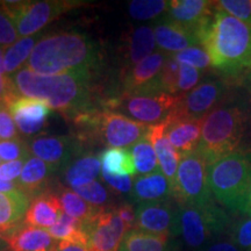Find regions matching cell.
<instances>
[{
    "instance_id": "21",
    "label": "cell",
    "mask_w": 251,
    "mask_h": 251,
    "mask_svg": "<svg viewBox=\"0 0 251 251\" xmlns=\"http://www.w3.org/2000/svg\"><path fill=\"white\" fill-rule=\"evenodd\" d=\"M4 237L8 243L9 251H55L57 246L48 230L28 226L25 222Z\"/></svg>"
},
{
    "instance_id": "36",
    "label": "cell",
    "mask_w": 251,
    "mask_h": 251,
    "mask_svg": "<svg viewBox=\"0 0 251 251\" xmlns=\"http://www.w3.org/2000/svg\"><path fill=\"white\" fill-rule=\"evenodd\" d=\"M72 191H75L86 202L97 207V208H106V207H108V191L101 184L98 183V181L94 180L92 183L83 185V186L72 188Z\"/></svg>"
},
{
    "instance_id": "13",
    "label": "cell",
    "mask_w": 251,
    "mask_h": 251,
    "mask_svg": "<svg viewBox=\"0 0 251 251\" xmlns=\"http://www.w3.org/2000/svg\"><path fill=\"white\" fill-rule=\"evenodd\" d=\"M179 206L172 198L159 201L140 202L136 207L135 229L147 233L178 236Z\"/></svg>"
},
{
    "instance_id": "40",
    "label": "cell",
    "mask_w": 251,
    "mask_h": 251,
    "mask_svg": "<svg viewBox=\"0 0 251 251\" xmlns=\"http://www.w3.org/2000/svg\"><path fill=\"white\" fill-rule=\"evenodd\" d=\"M215 7L251 26V0H220Z\"/></svg>"
},
{
    "instance_id": "6",
    "label": "cell",
    "mask_w": 251,
    "mask_h": 251,
    "mask_svg": "<svg viewBox=\"0 0 251 251\" xmlns=\"http://www.w3.org/2000/svg\"><path fill=\"white\" fill-rule=\"evenodd\" d=\"M208 185L219 203L230 212H242L251 186L250 150H237L208 165Z\"/></svg>"
},
{
    "instance_id": "26",
    "label": "cell",
    "mask_w": 251,
    "mask_h": 251,
    "mask_svg": "<svg viewBox=\"0 0 251 251\" xmlns=\"http://www.w3.org/2000/svg\"><path fill=\"white\" fill-rule=\"evenodd\" d=\"M171 191L172 187L168 178L162 171H157L136 178L133 187V197L137 203L159 201L170 199Z\"/></svg>"
},
{
    "instance_id": "4",
    "label": "cell",
    "mask_w": 251,
    "mask_h": 251,
    "mask_svg": "<svg viewBox=\"0 0 251 251\" xmlns=\"http://www.w3.org/2000/svg\"><path fill=\"white\" fill-rule=\"evenodd\" d=\"M74 137L81 147L107 146L125 148L147 139L150 126L140 124L120 113L94 108L80 113L69 120Z\"/></svg>"
},
{
    "instance_id": "5",
    "label": "cell",
    "mask_w": 251,
    "mask_h": 251,
    "mask_svg": "<svg viewBox=\"0 0 251 251\" xmlns=\"http://www.w3.org/2000/svg\"><path fill=\"white\" fill-rule=\"evenodd\" d=\"M247 106L242 101H226L203 119L198 152L208 165L237 150L247 134Z\"/></svg>"
},
{
    "instance_id": "3",
    "label": "cell",
    "mask_w": 251,
    "mask_h": 251,
    "mask_svg": "<svg viewBox=\"0 0 251 251\" xmlns=\"http://www.w3.org/2000/svg\"><path fill=\"white\" fill-rule=\"evenodd\" d=\"M200 45L212 68L226 76L251 69V26L221 9L215 7L211 23L200 35Z\"/></svg>"
},
{
    "instance_id": "7",
    "label": "cell",
    "mask_w": 251,
    "mask_h": 251,
    "mask_svg": "<svg viewBox=\"0 0 251 251\" xmlns=\"http://www.w3.org/2000/svg\"><path fill=\"white\" fill-rule=\"evenodd\" d=\"M230 224V216L215 200L205 206H179L178 236L190 249L199 251L227 235Z\"/></svg>"
},
{
    "instance_id": "54",
    "label": "cell",
    "mask_w": 251,
    "mask_h": 251,
    "mask_svg": "<svg viewBox=\"0 0 251 251\" xmlns=\"http://www.w3.org/2000/svg\"><path fill=\"white\" fill-rule=\"evenodd\" d=\"M249 91H250V101H251V84H250V87H249Z\"/></svg>"
},
{
    "instance_id": "53",
    "label": "cell",
    "mask_w": 251,
    "mask_h": 251,
    "mask_svg": "<svg viewBox=\"0 0 251 251\" xmlns=\"http://www.w3.org/2000/svg\"><path fill=\"white\" fill-rule=\"evenodd\" d=\"M4 81H5V76L0 74V96H1L2 89H4Z\"/></svg>"
},
{
    "instance_id": "24",
    "label": "cell",
    "mask_w": 251,
    "mask_h": 251,
    "mask_svg": "<svg viewBox=\"0 0 251 251\" xmlns=\"http://www.w3.org/2000/svg\"><path fill=\"white\" fill-rule=\"evenodd\" d=\"M166 137L180 156L196 151L201 137L202 120L166 119Z\"/></svg>"
},
{
    "instance_id": "2",
    "label": "cell",
    "mask_w": 251,
    "mask_h": 251,
    "mask_svg": "<svg viewBox=\"0 0 251 251\" xmlns=\"http://www.w3.org/2000/svg\"><path fill=\"white\" fill-rule=\"evenodd\" d=\"M101 64V51L93 40L77 31H59L41 37L26 68L43 76L78 72L97 75Z\"/></svg>"
},
{
    "instance_id": "47",
    "label": "cell",
    "mask_w": 251,
    "mask_h": 251,
    "mask_svg": "<svg viewBox=\"0 0 251 251\" xmlns=\"http://www.w3.org/2000/svg\"><path fill=\"white\" fill-rule=\"evenodd\" d=\"M119 218L122 220V222L128 228V230L135 228V221H136V209L134 208L130 203H122L115 208Z\"/></svg>"
},
{
    "instance_id": "19",
    "label": "cell",
    "mask_w": 251,
    "mask_h": 251,
    "mask_svg": "<svg viewBox=\"0 0 251 251\" xmlns=\"http://www.w3.org/2000/svg\"><path fill=\"white\" fill-rule=\"evenodd\" d=\"M155 48L156 40L152 27L139 26L131 28V30L128 31L121 48V75L153 54Z\"/></svg>"
},
{
    "instance_id": "8",
    "label": "cell",
    "mask_w": 251,
    "mask_h": 251,
    "mask_svg": "<svg viewBox=\"0 0 251 251\" xmlns=\"http://www.w3.org/2000/svg\"><path fill=\"white\" fill-rule=\"evenodd\" d=\"M86 2L79 0H43V1H0L1 7L17 26L19 36L39 34L61 15L80 7Z\"/></svg>"
},
{
    "instance_id": "31",
    "label": "cell",
    "mask_w": 251,
    "mask_h": 251,
    "mask_svg": "<svg viewBox=\"0 0 251 251\" xmlns=\"http://www.w3.org/2000/svg\"><path fill=\"white\" fill-rule=\"evenodd\" d=\"M41 34H36L33 36L21 37L18 42L13 46L6 49L4 55V67L6 76H12L15 72L21 70V67L25 63L28 62L31 52H33L34 47L39 42Z\"/></svg>"
},
{
    "instance_id": "14",
    "label": "cell",
    "mask_w": 251,
    "mask_h": 251,
    "mask_svg": "<svg viewBox=\"0 0 251 251\" xmlns=\"http://www.w3.org/2000/svg\"><path fill=\"white\" fill-rule=\"evenodd\" d=\"M168 56L169 54L163 51H155L122 74L120 96L161 93L157 89V77Z\"/></svg>"
},
{
    "instance_id": "32",
    "label": "cell",
    "mask_w": 251,
    "mask_h": 251,
    "mask_svg": "<svg viewBox=\"0 0 251 251\" xmlns=\"http://www.w3.org/2000/svg\"><path fill=\"white\" fill-rule=\"evenodd\" d=\"M48 233L56 241H80L86 243L83 222L64 212L61 213L57 222L48 229Z\"/></svg>"
},
{
    "instance_id": "38",
    "label": "cell",
    "mask_w": 251,
    "mask_h": 251,
    "mask_svg": "<svg viewBox=\"0 0 251 251\" xmlns=\"http://www.w3.org/2000/svg\"><path fill=\"white\" fill-rule=\"evenodd\" d=\"M29 146L21 137L8 141H0V161L5 163L26 161L29 158Z\"/></svg>"
},
{
    "instance_id": "1",
    "label": "cell",
    "mask_w": 251,
    "mask_h": 251,
    "mask_svg": "<svg viewBox=\"0 0 251 251\" xmlns=\"http://www.w3.org/2000/svg\"><path fill=\"white\" fill-rule=\"evenodd\" d=\"M94 76L87 72L43 76L25 67L9 77L20 96L46 100L69 121L83 112L102 108Z\"/></svg>"
},
{
    "instance_id": "41",
    "label": "cell",
    "mask_w": 251,
    "mask_h": 251,
    "mask_svg": "<svg viewBox=\"0 0 251 251\" xmlns=\"http://www.w3.org/2000/svg\"><path fill=\"white\" fill-rule=\"evenodd\" d=\"M19 37L17 26L0 5V47L9 48L20 40Z\"/></svg>"
},
{
    "instance_id": "11",
    "label": "cell",
    "mask_w": 251,
    "mask_h": 251,
    "mask_svg": "<svg viewBox=\"0 0 251 251\" xmlns=\"http://www.w3.org/2000/svg\"><path fill=\"white\" fill-rule=\"evenodd\" d=\"M226 79H206L180 94V100L168 119L170 120H202L213 109L225 102L229 91Z\"/></svg>"
},
{
    "instance_id": "49",
    "label": "cell",
    "mask_w": 251,
    "mask_h": 251,
    "mask_svg": "<svg viewBox=\"0 0 251 251\" xmlns=\"http://www.w3.org/2000/svg\"><path fill=\"white\" fill-rule=\"evenodd\" d=\"M18 190H20L18 183H14V181H4L0 179V193L12 192V191H18Z\"/></svg>"
},
{
    "instance_id": "28",
    "label": "cell",
    "mask_w": 251,
    "mask_h": 251,
    "mask_svg": "<svg viewBox=\"0 0 251 251\" xmlns=\"http://www.w3.org/2000/svg\"><path fill=\"white\" fill-rule=\"evenodd\" d=\"M101 162L99 157L93 155H83L72 161L64 169V183L68 186L76 188L92 183L100 175Z\"/></svg>"
},
{
    "instance_id": "39",
    "label": "cell",
    "mask_w": 251,
    "mask_h": 251,
    "mask_svg": "<svg viewBox=\"0 0 251 251\" xmlns=\"http://www.w3.org/2000/svg\"><path fill=\"white\" fill-rule=\"evenodd\" d=\"M172 56L180 64H187L200 71H203L212 67L211 58H209L208 54L200 46L191 47V48L185 49L183 51L177 52V54H174Z\"/></svg>"
},
{
    "instance_id": "37",
    "label": "cell",
    "mask_w": 251,
    "mask_h": 251,
    "mask_svg": "<svg viewBox=\"0 0 251 251\" xmlns=\"http://www.w3.org/2000/svg\"><path fill=\"white\" fill-rule=\"evenodd\" d=\"M227 236L242 251H251V216L231 222Z\"/></svg>"
},
{
    "instance_id": "55",
    "label": "cell",
    "mask_w": 251,
    "mask_h": 251,
    "mask_svg": "<svg viewBox=\"0 0 251 251\" xmlns=\"http://www.w3.org/2000/svg\"><path fill=\"white\" fill-rule=\"evenodd\" d=\"M0 101H1V96H0Z\"/></svg>"
},
{
    "instance_id": "27",
    "label": "cell",
    "mask_w": 251,
    "mask_h": 251,
    "mask_svg": "<svg viewBox=\"0 0 251 251\" xmlns=\"http://www.w3.org/2000/svg\"><path fill=\"white\" fill-rule=\"evenodd\" d=\"M171 238L134 228L126 233L119 251H174Z\"/></svg>"
},
{
    "instance_id": "44",
    "label": "cell",
    "mask_w": 251,
    "mask_h": 251,
    "mask_svg": "<svg viewBox=\"0 0 251 251\" xmlns=\"http://www.w3.org/2000/svg\"><path fill=\"white\" fill-rule=\"evenodd\" d=\"M102 178L105 179L106 183H107L109 186H111L113 190L118 191V192L121 193H129L131 190V177L130 176H125V177H117V176H112L107 174V172H101Z\"/></svg>"
},
{
    "instance_id": "29",
    "label": "cell",
    "mask_w": 251,
    "mask_h": 251,
    "mask_svg": "<svg viewBox=\"0 0 251 251\" xmlns=\"http://www.w3.org/2000/svg\"><path fill=\"white\" fill-rule=\"evenodd\" d=\"M102 164V171L117 177L135 176L134 157L130 151L124 148H109L99 155Z\"/></svg>"
},
{
    "instance_id": "17",
    "label": "cell",
    "mask_w": 251,
    "mask_h": 251,
    "mask_svg": "<svg viewBox=\"0 0 251 251\" xmlns=\"http://www.w3.org/2000/svg\"><path fill=\"white\" fill-rule=\"evenodd\" d=\"M215 12V1L208 0H171L166 18L194 31L198 36L211 23Z\"/></svg>"
},
{
    "instance_id": "22",
    "label": "cell",
    "mask_w": 251,
    "mask_h": 251,
    "mask_svg": "<svg viewBox=\"0 0 251 251\" xmlns=\"http://www.w3.org/2000/svg\"><path fill=\"white\" fill-rule=\"evenodd\" d=\"M147 137H148V140L152 144L162 174L168 178V180L170 181L172 187L175 184L181 156L172 147L170 141L166 137L165 122H161V124L155 126H150L148 136Z\"/></svg>"
},
{
    "instance_id": "42",
    "label": "cell",
    "mask_w": 251,
    "mask_h": 251,
    "mask_svg": "<svg viewBox=\"0 0 251 251\" xmlns=\"http://www.w3.org/2000/svg\"><path fill=\"white\" fill-rule=\"evenodd\" d=\"M180 64V63H179ZM202 71L190 67L187 64H180L179 80H178V94H185L193 90L200 81Z\"/></svg>"
},
{
    "instance_id": "10",
    "label": "cell",
    "mask_w": 251,
    "mask_h": 251,
    "mask_svg": "<svg viewBox=\"0 0 251 251\" xmlns=\"http://www.w3.org/2000/svg\"><path fill=\"white\" fill-rule=\"evenodd\" d=\"M180 100V94L144 93L120 96L106 100L102 107L114 111L147 126L164 122Z\"/></svg>"
},
{
    "instance_id": "20",
    "label": "cell",
    "mask_w": 251,
    "mask_h": 251,
    "mask_svg": "<svg viewBox=\"0 0 251 251\" xmlns=\"http://www.w3.org/2000/svg\"><path fill=\"white\" fill-rule=\"evenodd\" d=\"M57 169L48 164L42 159L33 156L29 157L25 163L23 172L18 179V185L23 192L29 198H35L39 194L50 190L52 176Z\"/></svg>"
},
{
    "instance_id": "52",
    "label": "cell",
    "mask_w": 251,
    "mask_h": 251,
    "mask_svg": "<svg viewBox=\"0 0 251 251\" xmlns=\"http://www.w3.org/2000/svg\"><path fill=\"white\" fill-rule=\"evenodd\" d=\"M9 247L7 241L5 240V237L0 234V251H8Z\"/></svg>"
},
{
    "instance_id": "43",
    "label": "cell",
    "mask_w": 251,
    "mask_h": 251,
    "mask_svg": "<svg viewBox=\"0 0 251 251\" xmlns=\"http://www.w3.org/2000/svg\"><path fill=\"white\" fill-rule=\"evenodd\" d=\"M18 128L7 107L0 101V141L18 139Z\"/></svg>"
},
{
    "instance_id": "25",
    "label": "cell",
    "mask_w": 251,
    "mask_h": 251,
    "mask_svg": "<svg viewBox=\"0 0 251 251\" xmlns=\"http://www.w3.org/2000/svg\"><path fill=\"white\" fill-rule=\"evenodd\" d=\"M30 198L23 191L0 193V234L5 236L24 222Z\"/></svg>"
},
{
    "instance_id": "33",
    "label": "cell",
    "mask_w": 251,
    "mask_h": 251,
    "mask_svg": "<svg viewBox=\"0 0 251 251\" xmlns=\"http://www.w3.org/2000/svg\"><path fill=\"white\" fill-rule=\"evenodd\" d=\"M130 152L134 157L135 168H136V172L139 175L146 176L161 171L156 152L148 137L133 146Z\"/></svg>"
},
{
    "instance_id": "46",
    "label": "cell",
    "mask_w": 251,
    "mask_h": 251,
    "mask_svg": "<svg viewBox=\"0 0 251 251\" xmlns=\"http://www.w3.org/2000/svg\"><path fill=\"white\" fill-rule=\"evenodd\" d=\"M199 251H242L233 241L227 237H219Z\"/></svg>"
},
{
    "instance_id": "48",
    "label": "cell",
    "mask_w": 251,
    "mask_h": 251,
    "mask_svg": "<svg viewBox=\"0 0 251 251\" xmlns=\"http://www.w3.org/2000/svg\"><path fill=\"white\" fill-rule=\"evenodd\" d=\"M55 251H90L85 242L80 241H59Z\"/></svg>"
},
{
    "instance_id": "51",
    "label": "cell",
    "mask_w": 251,
    "mask_h": 251,
    "mask_svg": "<svg viewBox=\"0 0 251 251\" xmlns=\"http://www.w3.org/2000/svg\"><path fill=\"white\" fill-rule=\"evenodd\" d=\"M4 48L2 47H0V74L4 75L6 76L5 74V67H4Z\"/></svg>"
},
{
    "instance_id": "15",
    "label": "cell",
    "mask_w": 251,
    "mask_h": 251,
    "mask_svg": "<svg viewBox=\"0 0 251 251\" xmlns=\"http://www.w3.org/2000/svg\"><path fill=\"white\" fill-rule=\"evenodd\" d=\"M30 152L37 158L64 170L71 159L80 155L83 147L74 136H36L28 143Z\"/></svg>"
},
{
    "instance_id": "50",
    "label": "cell",
    "mask_w": 251,
    "mask_h": 251,
    "mask_svg": "<svg viewBox=\"0 0 251 251\" xmlns=\"http://www.w3.org/2000/svg\"><path fill=\"white\" fill-rule=\"evenodd\" d=\"M242 214H246L248 216H251V186L249 192H248V196L246 198V201H244L243 208H242Z\"/></svg>"
},
{
    "instance_id": "35",
    "label": "cell",
    "mask_w": 251,
    "mask_h": 251,
    "mask_svg": "<svg viewBox=\"0 0 251 251\" xmlns=\"http://www.w3.org/2000/svg\"><path fill=\"white\" fill-rule=\"evenodd\" d=\"M179 68V63L176 61L174 56L169 55L158 77H157V89L159 92L178 96Z\"/></svg>"
},
{
    "instance_id": "18",
    "label": "cell",
    "mask_w": 251,
    "mask_h": 251,
    "mask_svg": "<svg viewBox=\"0 0 251 251\" xmlns=\"http://www.w3.org/2000/svg\"><path fill=\"white\" fill-rule=\"evenodd\" d=\"M156 46L165 54L174 55L191 47L200 46L199 36L188 28L163 18L153 27Z\"/></svg>"
},
{
    "instance_id": "16",
    "label": "cell",
    "mask_w": 251,
    "mask_h": 251,
    "mask_svg": "<svg viewBox=\"0 0 251 251\" xmlns=\"http://www.w3.org/2000/svg\"><path fill=\"white\" fill-rule=\"evenodd\" d=\"M18 130L24 136H34L46 127L52 108L46 100L20 96L7 106Z\"/></svg>"
},
{
    "instance_id": "34",
    "label": "cell",
    "mask_w": 251,
    "mask_h": 251,
    "mask_svg": "<svg viewBox=\"0 0 251 251\" xmlns=\"http://www.w3.org/2000/svg\"><path fill=\"white\" fill-rule=\"evenodd\" d=\"M165 0H134L128 5L129 15L135 20H151L168 11Z\"/></svg>"
},
{
    "instance_id": "12",
    "label": "cell",
    "mask_w": 251,
    "mask_h": 251,
    "mask_svg": "<svg viewBox=\"0 0 251 251\" xmlns=\"http://www.w3.org/2000/svg\"><path fill=\"white\" fill-rule=\"evenodd\" d=\"M84 234L90 251H119L128 228L119 218L115 208H101L86 222Z\"/></svg>"
},
{
    "instance_id": "45",
    "label": "cell",
    "mask_w": 251,
    "mask_h": 251,
    "mask_svg": "<svg viewBox=\"0 0 251 251\" xmlns=\"http://www.w3.org/2000/svg\"><path fill=\"white\" fill-rule=\"evenodd\" d=\"M25 161L7 162L0 165V179L4 181H13L20 177L24 169Z\"/></svg>"
},
{
    "instance_id": "30",
    "label": "cell",
    "mask_w": 251,
    "mask_h": 251,
    "mask_svg": "<svg viewBox=\"0 0 251 251\" xmlns=\"http://www.w3.org/2000/svg\"><path fill=\"white\" fill-rule=\"evenodd\" d=\"M55 193L57 194L59 201H61L63 212L67 213L74 219L79 220L83 224L101 209L90 205L80 196H78L75 191H72L71 188L64 187L63 185L57 187Z\"/></svg>"
},
{
    "instance_id": "9",
    "label": "cell",
    "mask_w": 251,
    "mask_h": 251,
    "mask_svg": "<svg viewBox=\"0 0 251 251\" xmlns=\"http://www.w3.org/2000/svg\"><path fill=\"white\" fill-rule=\"evenodd\" d=\"M171 198L179 206H205L214 200L208 185V163L198 150L181 156Z\"/></svg>"
},
{
    "instance_id": "23",
    "label": "cell",
    "mask_w": 251,
    "mask_h": 251,
    "mask_svg": "<svg viewBox=\"0 0 251 251\" xmlns=\"http://www.w3.org/2000/svg\"><path fill=\"white\" fill-rule=\"evenodd\" d=\"M62 212L63 208L57 194L49 190L31 199L24 222L28 226L48 230L57 222Z\"/></svg>"
}]
</instances>
